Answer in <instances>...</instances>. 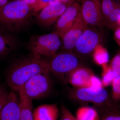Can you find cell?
Wrapping results in <instances>:
<instances>
[{
    "instance_id": "cell-1",
    "label": "cell",
    "mask_w": 120,
    "mask_h": 120,
    "mask_svg": "<svg viewBox=\"0 0 120 120\" xmlns=\"http://www.w3.org/2000/svg\"><path fill=\"white\" fill-rule=\"evenodd\" d=\"M47 72H50L48 60L43 59L42 56L32 54L11 65L6 81L10 88L18 91L34 76Z\"/></svg>"
},
{
    "instance_id": "cell-26",
    "label": "cell",
    "mask_w": 120,
    "mask_h": 120,
    "mask_svg": "<svg viewBox=\"0 0 120 120\" xmlns=\"http://www.w3.org/2000/svg\"><path fill=\"white\" fill-rule=\"evenodd\" d=\"M9 94L1 86H0V113L5 104L8 98Z\"/></svg>"
},
{
    "instance_id": "cell-29",
    "label": "cell",
    "mask_w": 120,
    "mask_h": 120,
    "mask_svg": "<svg viewBox=\"0 0 120 120\" xmlns=\"http://www.w3.org/2000/svg\"><path fill=\"white\" fill-rule=\"evenodd\" d=\"M8 0H0V8L4 7L8 3Z\"/></svg>"
},
{
    "instance_id": "cell-28",
    "label": "cell",
    "mask_w": 120,
    "mask_h": 120,
    "mask_svg": "<svg viewBox=\"0 0 120 120\" xmlns=\"http://www.w3.org/2000/svg\"><path fill=\"white\" fill-rule=\"evenodd\" d=\"M114 38L117 43L120 46V26L117 27L115 30L114 34Z\"/></svg>"
},
{
    "instance_id": "cell-15",
    "label": "cell",
    "mask_w": 120,
    "mask_h": 120,
    "mask_svg": "<svg viewBox=\"0 0 120 120\" xmlns=\"http://www.w3.org/2000/svg\"><path fill=\"white\" fill-rule=\"evenodd\" d=\"M34 120H58L59 114L56 103L39 106L33 112Z\"/></svg>"
},
{
    "instance_id": "cell-30",
    "label": "cell",
    "mask_w": 120,
    "mask_h": 120,
    "mask_svg": "<svg viewBox=\"0 0 120 120\" xmlns=\"http://www.w3.org/2000/svg\"><path fill=\"white\" fill-rule=\"evenodd\" d=\"M22 0L28 4L34 3L36 0Z\"/></svg>"
},
{
    "instance_id": "cell-3",
    "label": "cell",
    "mask_w": 120,
    "mask_h": 120,
    "mask_svg": "<svg viewBox=\"0 0 120 120\" xmlns=\"http://www.w3.org/2000/svg\"><path fill=\"white\" fill-rule=\"evenodd\" d=\"M62 38L56 31L31 37L27 47L32 54L41 56L51 57L62 45Z\"/></svg>"
},
{
    "instance_id": "cell-17",
    "label": "cell",
    "mask_w": 120,
    "mask_h": 120,
    "mask_svg": "<svg viewBox=\"0 0 120 120\" xmlns=\"http://www.w3.org/2000/svg\"><path fill=\"white\" fill-rule=\"evenodd\" d=\"M75 117L77 120H99L96 110L87 106L80 107L77 110Z\"/></svg>"
},
{
    "instance_id": "cell-14",
    "label": "cell",
    "mask_w": 120,
    "mask_h": 120,
    "mask_svg": "<svg viewBox=\"0 0 120 120\" xmlns=\"http://www.w3.org/2000/svg\"><path fill=\"white\" fill-rule=\"evenodd\" d=\"M93 75L90 71L80 67L75 69L68 76L67 80L76 88L90 86V80Z\"/></svg>"
},
{
    "instance_id": "cell-12",
    "label": "cell",
    "mask_w": 120,
    "mask_h": 120,
    "mask_svg": "<svg viewBox=\"0 0 120 120\" xmlns=\"http://www.w3.org/2000/svg\"><path fill=\"white\" fill-rule=\"evenodd\" d=\"M0 120H20L19 100L13 91L9 94L7 103L0 113Z\"/></svg>"
},
{
    "instance_id": "cell-31",
    "label": "cell",
    "mask_w": 120,
    "mask_h": 120,
    "mask_svg": "<svg viewBox=\"0 0 120 120\" xmlns=\"http://www.w3.org/2000/svg\"><path fill=\"white\" fill-rule=\"evenodd\" d=\"M118 24H120V20H119V22H118Z\"/></svg>"
},
{
    "instance_id": "cell-19",
    "label": "cell",
    "mask_w": 120,
    "mask_h": 120,
    "mask_svg": "<svg viewBox=\"0 0 120 120\" xmlns=\"http://www.w3.org/2000/svg\"><path fill=\"white\" fill-rule=\"evenodd\" d=\"M94 59L98 64L106 66L109 61V56L107 50L103 47L98 45L94 50Z\"/></svg>"
},
{
    "instance_id": "cell-16",
    "label": "cell",
    "mask_w": 120,
    "mask_h": 120,
    "mask_svg": "<svg viewBox=\"0 0 120 120\" xmlns=\"http://www.w3.org/2000/svg\"><path fill=\"white\" fill-rule=\"evenodd\" d=\"M19 94V105L20 120H34L32 99L26 95L21 90Z\"/></svg>"
},
{
    "instance_id": "cell-25",
    "label": "cell",
    "mask_w": 120,
    "mask_h": 120,
    "mask_svg": "<svg viewBox=\"0 0 120 120\" xmlns=\"http://www.w3.org/2000/svg\"><path fill=\"white\" fill-rule=\"evenodd\" d=\"M61 116L58 120H77L67 107L62 106L61 109Z\"/></svg>"
},
{
    "instance_id": "cell-11",
    "label": "cell",
    "mask_w": 120,
    "mask_h": 120,
    "mask_svg": "<svg viewBox=\"0 0 120 120\" xmlns=\"http://www.w3.org/2000/svg\"><path fill=\"white\" fill-rule=\"evenodd\" d=\"M81 12L80 4L75 2L68 7L56 22V31L61 38Z\"/></svg>"
},
{
    "instance_id": "cell-7",
    "label": "cell",
    "mask_w": 120,
    "mask_h": 120,
    "mask_svg": "<svg viewBox=\"0 0 120 120\" xmlns=\"http://www.w3.org/2000/svg\"><path fill=\"white\" fill-rule=\"evenodd\" d=\"M97 27L88 26L79 39L74 51L76 55L85 56L94 51L99 45L101 35Z\"/></svg>"
},
{
    "instance_id": "cell-18",
    "label": "cell",
    "mask_w": 120,
    "mask_h": 120,
    "mask_svg": "<svg viewBox=\"0 0 120 120\" xmlns=\"http://www.w3.org/2000/svg\"><path fill=\"white\" fill-rule=\"evenodd\" d=\"M102 14L103 26L110 15L119 3L114 0H100Z\"/></svg>"
},
{
    "instance_id": "cell-32",
    "label": "cell",
    "mask_w": 120,
    "mask_h": 120,
    "mask_svg": "<svg viewBox=\"0 0 120 120\" xmlns=\"http://www.w3.org/2000/svg\"></svg>"
},
{
    "instance_id": "cell-22",
    "label": "cell",
    "mask_w": 120,
    "mask_h": 120,
    "mask_svg": "<svg viewBox=\"0 0 120 120\" xmlns=\"http://www.w3.org/2000/svg\"><path fill=\"white\" fill-rule=\"evenodd\" d=\"M120 19V4L119 3L111 13L104 26L112 27L118 24Z\"/></svg>"
},
{
    "instance_id": "cell-20",
    "label": "cell",
    "mask_w": 120,
    "mask_h": 120,
    "mask_svg": "<svg viewBox=\"0 0 120 120\" xmlns=\"http://www.w3.org/2000/svg\"><path fill=\"white\" fill-rule=\"evenodd\" d=\"M102 110L103 114L101 120H120V110L116 105Z\"/></svg>"
},
{
    "instance_id": "cell-27",
    "label": "cell",
    "mask_w": 120,
    "mask_h": 120,
    "mask_svg": "<svg viewBox=\"0 0 120 120\" xmlns=\"http://www.w3.org/2000/svg\"><path fill=\"white\" fill-rule=\"evenodd\" d=\"M90 86L96 87H103L102 82L98 77L92 75L90 80Z\"/></svg>"
},
{
    "instance_id": "cell-6",
    "label": "cell",
    "mask_w": 120,
    "mask_h": 120,
    "mask_svg": "<svg viewBox=\"0 0 120 120\" xmlns=\"http://www.w3.org/2000/svg\"><path fill=\"white\" fill-rule=\"evenodd\" d=\"M50 72L34 76L20 89L31 99L41 98L48 95L51 88Z\"/></svg>"
},
{
    "instance_id": "cell-4",
    "label": "cell",
    "mask_w": 120,
    "mask_h": 120,
    "mask_svg": "<svg viewBox=\"0 0 120 120\" xmlns=\"http://www.w3.org/2000/svg\"><path fill=\"white\" fill-rule=\"evenodd\" d=\"M48 62L50 72L61 78H67L75 69L81 67L79 57L73 52L64 51L56 53Z\"/></svg>"
},
{
    "instance_id": "cell-10",
    "label": "cell",
    "mask_w": 120,
    "mask_h": 120,
    "mask_svg": "<svg viewBox=\"0 0 120 120\" xmlns=\"http://www.w3.org/2000/svg\"><path fill=\"white\" fill-rule=\"evenodd\" d=\"M87 27L81 12L62 38L61 46L64 51L73 52L77 41Z\"/></svg>"
},
{
    "instance_id": "cell-23",
    "label": "cell",
    "mask_w": 120,
    "mask_h": 120,
    "mask_svg": "<svg viewBox=\"0 0 120 120\" xmlns=\"http://www.w3.org/2000/svg\"><path fill=\"white\" fill-rule=\"evenodd\" d=\"M112 98L114 101L120 99V75L116 77L112 83Z\"/></svg>"
},
{
    "instance_id": "cell-9",
    "label": "cell",
    "mask_w": 120,
    "mask_h": 120,
    "mask_svg": "<svg viewBox=\"0 0 120 120\" xmlns=\"http://www.w3.org/2000/svg\"><path fill=\"white\" fill-rule=\"evenodd\" d=\"M67 8L65 4L60 1L50 2L36 18L37 23L43 27L52 26L57 22Z\"/></svg>"
},
{
    "instance_id": "cell-8",
    "label": "cell",
    "mask_w": 120,
    "mask_h": 120,
    "mask_svg": "<svg viewBox=\"0 0 120 120\" xmlns=\"http://www.w3.org/2000/svg\"><path fill=\"white\" fill-rule=\"evenodd\" d=\"M81 13L84 21L88 26H103L100 0H79Z\"/></svg>"
},
{
    "instance_id": "cell-5",
    "label": "cell",
    "mask_w": 120,
    "mask_h": 120,
    "mask_svg": "<svg viewBox=\"0 0 120 120\" xmlns=\"http://www.w3.org/2000/svg\"><path fill=\"white\" fill-rule=\"evenodd\" d=\"M71 97L80 101L90 102L99 106H102V109L113 104L106 102L109 99L107 90L103 87L92 86L76 88L71 91Z\"/></svg>"
},
{
    "instance_id": "cell-13",
    "label": "cell",
    "mask_w": 120,
    "mask_h": 120,
    "mask_svg": "<svg viewBox=\"0 0 120 120\" xmlns=\"http://www.w3.org/2000/svg\"><path fill=\"white\" fill-rule=\"evenodd\" d=\"M18 42L13 33L0 24V57L11 53L16 48Z\"/></svg>"
},
{
    "instance_id": "cell-2",
    "label": "cell",
    "mask_w": 120,
    "mask_h": 120,
    "mask_svg": "<svg viewBox=\"0 0 120 120\" xmlns=\"http://www.w3.org/2000/svg\"><path fill=\"white\" fill-rule=\"evenodd\" d=\"M31 18L28 4L22 0H16L0 8V24L12 33L26 29Z\"/></svg>"
},
{
    "instance_id": "cell-21",
    "label": "cell",
    "mask_w": 120,
    "mask_h": 120,
    "mask_svg": "<svg viewBox=\"0 0 120 120\" xmlns=\"http://www.w3.org/2000/svg\"><path fill=\"white\" fill-rule=\"evenodd\" d=\"M118 74L114 71L107 65L103 67V72L102 82L103 86H107L112 84L114 79L118 76Z\"/></svg>"
},
{
    "instance_id": "cell-24",
    "label": "cell",
    "mask_w": 120,
    "mask_h": 120,
    "mask_svg": "<svg viewBox=\"0 0 120 120\" xmlns=\"http://www.w3.org/2000/svg\"><path fill=\"white\" fill-rule=\"evenodd\" d=\"M109 67L118 75H120V54H118L114 57Z\"/></svg>"
}]
</instances>
